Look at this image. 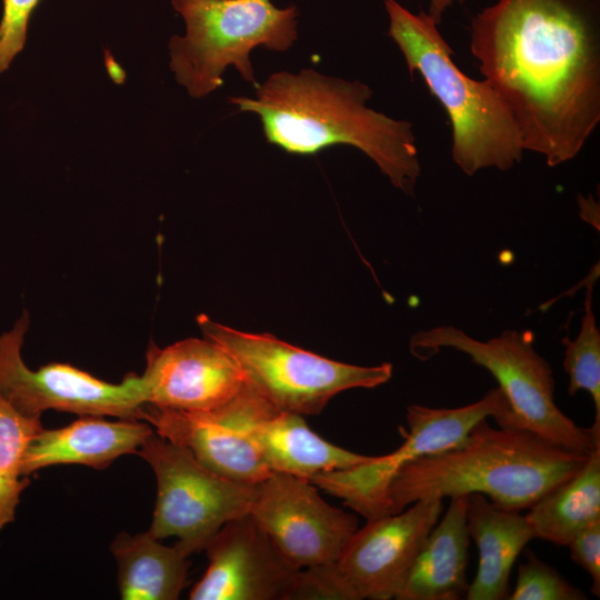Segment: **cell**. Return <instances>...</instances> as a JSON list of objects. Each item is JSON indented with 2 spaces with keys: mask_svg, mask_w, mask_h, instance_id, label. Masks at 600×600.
Segmentation results:
<instances>
[{
  "mask_svg": "<svg viewBox=\"0 0 600 600\" xmlns=\"http://www.w3.org/2000/svg\"><path fill=\"white\" fill-rule=\"evenodd\" d=\"M29 326L24 310L13 327L0 334V394L16 410L28 417L57 410L141 420L146 403L141 376L129 372L120 383H110L69 363L29 369L21 352Z\"/></svg>",
  "mask_w": 600,
  "mask_h": 600,
  "instance_id": "10",
  "label": "cell"
},
{
  "mask_svg": "<svg viewBox=\"0 0 600 600\" xmlns=\"http://www.w3.org/2000/svg\"><path fill=\"white\" fill-rule=\"evenodd\" d=\"M288 600H359L337 562L299 569Z\"/></svg>",
  "mask_w": 600,
  "mask_h": 600,
  "instance_id": "25",
  "label": "cell"
},
{
  "mask_svg": "<svg viewBox=\"0 0 600 600\" xmlns=\"http://www.w3.org/2000/svg\"><path fill=\"white\" fill-rule=\"evenodd\" d=\"M526 518L536 538L567 546L574 534L600 519V448L581 469L541 496Z\"/></svg>",
  "mask_w": 600,
  "mask_h": 600,
  "instance_id": "21",
  "label": "cell"
},
{
  "mask_svg": "<svg viewBox=\"0 0 600 600\" xmlns=\"http://www.w3.org/2000/svg\"><path fill=\"white\" fill-rule=\"evenodd\" d=\"M449 348L488 370L504 393L517 426L566 449L589 454L600 448V422L576 424L557 406L551 366L534 348V334L507 329L487 341L452 326L420 330L410 339L411 353L427 360Z\"/></svg>",
  "mask_w": 600,
  "mask_h": 600,
  "instance_id": "6",
  "label": "cell"
},
{
  "mask_svg": "<svg viewBox=\"0 0 600 600\" xmlns=\"http://www.w3.org/2000/svg\"><path fill=\"white\" fill-rule=\"evenodd\" d=\"M599 266H594L588 278L581 327L571 340L564 337L563 368L569 377L568 393L588 391L594 404V421H600V332L592 310V293Z\"/></svg>",
  "mask_w": 600,
  "mask_h": 600,
  "instance_id": "23",
  "label": "cell"
},
{
  "mask_svg": "<svg viewBox=\"0 0 600 600\" xmlns=\"http://www.w3.org/2000/svg\"><path fill=\"white\" fill-rule=\"evenodd\" d=\"M571 559L591 577L593 596H600V519L580 530L567 544Z\"/></svg>",
  "mask_w": 600,
  "mask_h": 600,
  "instance_id": "27",
  "label": "cell"
},
{
  "mask_svg": "<svg viewBox=\"0 0 600 600\" xmlns=\"http://www.w3.org/2000/svg\"><path fill=\"white\" fill-rule=\"evenodd\" d=\"M118 564L123 600H176L184 588L189 557L176 544L164 546L148 531L119 532L110 544Z\"/></svg>",
  "mask_w": 600,
  "mask_h": 600,
  "instance_id": "20",
  "label": "cell"
},
{
  "mask_svg": "<svg viewBox=\"0 0 600 600\" xmlns=\"http://www.w3.org/2000/svg\"><path fill=\"white\" fill-rule=\"evenodd\" d=\"M209 560L191 600H288L299 569L249 514L224 523L204 550Z\"/></svg>",
  "mask_w": 600,
  "mask_h": 600,
  "instance_id": "13",
  "label": "cell"
},
{
  "mask_svg": "<svg viewBox=\"0 0 600 600\" xmlns=\"http://www.w3.org/2000/svg\"><path fill=\"white\" fill-rule=\"evenodd\" d=\"M186 23L183 37L169 42L170 69L193 98L223 84V72L234 67L247 82H257L250 53L257 47L284 52L298 39L296 6L272 0H171Z\"/></svg>",
  "mask_w": 600,
  "mask_h": 600,
  "instance_id": "5",
  "label": "cell"
},
{
  "mask_svg": "<svg viewBox=\"0 0 600 600\" xmlns=\"http://www.w3.org/2000/svg\"><path fill=\"white\" fill-rule=\"evenodd\" d=\"M141 420H106L102 416H79L58 429L42 428L29 442L22 459V476L56 464L108 468L123 454L137 453L153 432Z\"/></svg>",
  "mask_w": 600,
  "mask_h": 600,
  "instance_id": "16",
  "label": "cell"
},
{
  "mask_svg": "<svg viewBox=\"0 0 600 600\" xmlns=\"http://www.w3.org/2000/svg\"><path fill=\"white\" fill-rule=\"evenodd\" d=\"M141 376L146 403L182 411H210L244 387L234 360L211 340L189 338L166 348L150 344Z\"/></svg>",
  "mask_w": 600,
  "mask_h": 600,
  "instance_id": "14",
  "label": "cell"
},
{
  "mask_svg": "<svg viewBox=\"0 0 600 600\" xmlns=\"http://www.w3.org/2000/svg\"><path fill=\"white\" fill-rule=\"evenodd\" d=\"M442 512V499L419 500L357 529L337 566L359 600L396 599Z\"/></svg>",
  "mask_w": 600,
  "mask_h": 600,
  "instance_id": "12",
  "label": "cell"
},
{
  "mask_svg": "<svg viewBox=\"0 0 600 600\" xmlns=\"http://www.w3.org/2000/svg\"><path fill=\"white\" fill-rule=\"evenodd\" d=\"M141 420L162 438L187 448L202 466L223 478L257 484L271 474L253 440L236 424L228 402L210 411L144 403Z\"/></svg>",
  "mask_w": 600,
  "mask_h": 600,
  "instance_id": "15",
  "label": "cell"
},
{
  "mask_svg": "<svg viewBox=\"0 0 600 600\" xmlns=\"http://www.w3.org/2000/svg\"><path fill=\"white\" fill-rule=\"evenodd\" d=\"M589 454L524 428H493L483 419L457 446L420 457L397 472L388 489L389 514L419 500L469 493H481L507 510L529 509L574 476Z\"/></svg>",
  "mask_w": 600,
  "mask_h": 600,
  "instance_id": "3",
  "label": "cell"
},
{
  "mask_svg": "<svg viewBox=\"0 0 600 600\" xmlns=\"http://www.w3.org/2000/svg\"><path fill=\"white\" fill-rule=\"evenodd\" d=\"M388 36L412 76L417 71L451 123V157L467 176L517 166L524 149L506 102L486 80L463 73L438 24L423 10L414 13L397 0H384Z\"/></svg>",
  "mask_w": 600,
  "mask_h": 600,
  "instance_id": "4",
  "label": "cell"
},
{
  "mask_svg": "<svg viewBox=\"0 0 600 600\" xmlns=\"http://www.w3.org/2000/svg\"><path fill=\"white\" fill-rule=\"evenodd\" d=\"M468 494L450 498L442 519L430 531L397 600H459L469 588Z\"/></svg>",
  "mask_w": 600,
  "mask_h": 600,
  "instance_id": "19",
  "label": "cell"
},
{
  "mask_svg": "<svg viewBox=\"0 0 600 600\" xmlns=\"http://www.w3.org/2000/svg\"><path fill=\"white\" fill-rule=\"evenodd\" d=\"M197 322L204 338L238 364L246 384L274 408L302 416L319 414L336 394L374 388L392 377V364L357 366L334 361L270 334L239 331L207 316Z\"/></svg>",
  "mask_w": 600,
  "mask_h": 600,
  "instance_id": "7",
  "label": "cell"
},
{
  "mask_svg": "<svg viewBox=\"0 0 600 600\" xmlns=\"http://www.w3.org/2000/svg\"><path fill=\"white\" fill-rule=\"evenodd\" d=\"M40 0H3L0 20V73L22 51L30 17Z\"/></svg>",
  "mask_w": 600,
  "mask_h": 600,
  "instance_id": "26",
  "label": "cell"
},
{
  "mask_svg": "<svg viewBox=\"0 0 600 600\" xmlns=\"http://www.w3.org/2000/svg\"><path fill=\"white\" fill-rule=\"evenodd\" d=\"M470 51L524 151L551 168L580 153L600 123V0H497L472 18Z\"/></svg>",
  "mask_w": 600,
  "mask_h": 600,
  "instance_id": "1",
  "label": "cell"
},
{
  "mask_svg": "<svg viewBox=\"0 0 600 600\" xmlns=\"http://www.w3.org/2000/svg\"><path fill=\"white\" fill-rule=\"evenodd\" d=\"M498 426H517L508 400L498 388L481 399L458 408H407L408 430L400 428L404 442L393 452L374 456L370 461L314 477L318 489L343 501L367 520L389 514L388 489L397 472L407 463L457 446L483 419ZM518 427V426H517Z\"/></svg>",
  "mask_w": 600,
  "mask_h": 600,
  "instance_id": "9",
  "label": "cell"
},
{
  "mask_svg": "<svg viewBox=\"0 0 600 600\" xmlns=\"http://www.w3.org/2000/svg\"><path fill=\"white\" fill-rule=\"evenodd\" d=\"M466 0H429L427 13L439 26L446 12L454 4H463Z\"/></svg>",
  "mask_w": 600,
  "mask_h": 600,
  "instance_id": "28",
  "label": "cell"
},
{
  "mask_svg": "<svg viewBox=\"0 0 600 600\" xmlns=\"http://www.w3.org/2000/svg\"><path fill=\"white\" fill-rule=\"evenodd\" d=\"M467 528L478 548L479 560L464 599H508L513 563L536 538L532 527L519 511L500 508L481 493H469Z\"/></svg>",
  "mask_w": 600,
  "mask_h": 600,
  "instance_id": "18",
  "label": "cell"
},
{
  "mask_svg": "<svg viewBox=\"0 0 600 600\" xmlns=\"http://www.w3.org/2000/svg\"><path fill=\"white\" fill-rule=\"evenodd\" d=\"M249 514L297 569L337 562L358 518L326 502L312 482L271 472L256 484Z\"/></svg>",
  "mask_w": 600,
  "mask_h": 600,
  "instance_id": "11",
  "label": "cell"
},
{
  "mask_svg": "<svg viewBox=\"0 0 600 600\" xmlns=\"http://www.w3.org/2000/svg\"><path fill=\"white\" fill-rule=\"evenodd\" d=\"M41 417H28L0 394V531L16 519L21 493L31 483L22 476L24 451L43 428Z\"/></svg>",
  "mask_w": 600,
  "mask_h": 600,
  "instance_id": "22",
  "label": "cell"
},
{
  "mask_svg": "<svg viewBox=\"0 0 600 600\" xmlns=\"http://www.w3.org/2000/svg\"><path fill=\"white\" fill-rule=\"evenodd\" d=\"M243 431L256 443L271 472L291 474L308 481L314 477L370 461L313 432L302 414L282 411L269 404L246 421Z\"/></svg>",
  "mask_w": 600,
  "mask_h": 600,
  "instance_id": "17",
  "label": "cell"
},
{
  "mask_svg": "<svg viewBox=\"0 0 600 600\" xmlns=\"http://www.w3.org/2000/svg\"><path fill=\"white\" fill-rule=\"evenodd\" d=\"M372 94L359 80L301 69L274 72L254 84L253 97L229 101L259 117L268 143L300 156L338 144L357 148L394 188L412 196L421 173L412 123L369 108Z\"/></svg>",
  "mask_w": 600,
  "mask_h": 600,
  "instance_id": "2",
  "label": "cell"
},
{
  "mask_svg": "<svg viewBox=\"0 0 600 600\" xmlns=\"http://www.w3.org/2000/svg\"><path fill=\"white\" fill-rule=\"evenodd\" d=\"M137 454L152 468L157 499L148 532L178 538L188 557L203 551L228 521L249 513L256 484L223 478L202 466L184 447L152 432Z\"/></svg>",
  "mask_w": 600,
  "mask_h": 600,
  "instance_id": "8",
  "label": "cell"
},
{
  "mask_svg": "<svg viewBox=\"0 0 600 600\" xmlns=\"http://www.w3.org/2000/svg\"><path fill=\"white\" fill-rule=\"evenodd\" d=\"M527 561L518 567L514 590L508 600H586L588 597L559 571L526 550Z\"/></svg>",
  "mask_w": 600,
  "mask_h": 600,
  "instance_id": "24",
  "label": "cell"
}]
</instances>
